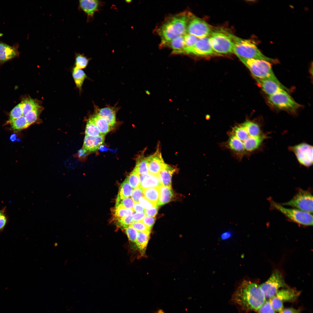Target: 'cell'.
I'll return each instance as SVG.
<instances>
[{
    "instance_id": "obj_28",
    "label": "cell",
    "mask_w": 313,
    "mask_h": 313,
    "mask_svg": "<svg viewBox=\"0 0 313 313\" xmlns=\"http://www.w3.org/2000/svg\"><path fill=\"white\" fill-rule=\"evenodd\" d=\"M143 196L146 199L157 205L159 197L158 188H152L143 189Z\"/></svg>"
},
{
    "instance_id": "obj_34",
    "label": "cell",
    "mask_w": 313,
    "mask_h": 313,
    "mask_svg": "<svg viewBox=\"0 0 313 313\" xmlns=\"http://www.w3.org/2000/svg\"><path fill=\"white\" fill-rule=\"evenodd\" d=\"M85 134L91 137H97L101 135L97 127L90 118L88 120L85 131Z\"/></svg>"
},
{
    "instance_id": "obj_42",
    "label": "cell",
    "mask_w": 313,
    "mask_h": 313,
    "mask_svg": "<svg viewBox=\"0 0 313 313\" xmlns=\"http://www.w3.org/2000/svg\"><path fill=\"white\" fill-rule=\"evenodd\" d=\"M125 229L129 240L131 242L136 243L138 231L130 226Z\"/></svg>"
},
{
    "instance_id": "obj_16",
    "label": "cell",
    "mask_w": 313,
    "mask_h": 313,
    "mask_svg": "<svg viewBox=\"0 0 313 313\" xmlns=\"http://www.w3.org/2000/svg\"><path fill=\"white\" fill-rule=\"evenodd\" d=\"M18 47L16 45L11 46L0 41V62H5L19 56Z\"/></svg>"
},
{
    "instance_id": "obj_22",
    "label": "cell",
    "mask_w": 313,
    "mask_h": 313,
    "mask_svg": "<svg viewBox=\"0 0 313 313\" xmlns=\"http://www.w3.org/2000/svg\"><path fill=\"white\" fill-rule=\"evenodd\" d=\"M300 292L294 289L288 287L279 290L275 296L282 301H292L297 299Z\"/></svg>"
},
{
    "instance_id": "obj_7",
    "label": "cell",
    "mask_w": 313,
    "mask_h": 313,
    "mask_svg": "<svg viewBox=\"0 0 313 313\" xmlns=\"http://www.w3.org/2000/svg\"><path fill=\"white\" fill-rule=\"evenodd\" d=\"M269 201L273 208L281 212L290 220L303 225H312L313 216L310 213L296 209L286 208L272 200Z\"/></svg>"
},
{
    "instance_id": "obj_32",
    "label": "cell",
    "mask_w": 313,
    "mask_h": 313,
    "mask_svg": "<svg viewBox=\"0 0 313 313\" xmlns=\"http://www.w3.org/2000/svg\"><path fill=\"white\" fill-rule=\"evenodd\" d=\"M113 211L114 216L116 220L124 216L131 215L134 212L133 209L125 208L120 204L116 206Z\"/></svg>"
},
{
    "instance_id": "obj_15",
    "label": "cell",
    "mask_w": 313,
    "mask_h": 313,
    "mask_svg": "<svg viewBox=\"0 0 313 313\" xmlns=\"http://www.w3.org/2000/svg\"><path fill=\"white\" fill-rule=\"evenodd\" d=\"M254 78L263 90L269 96L286 91L280 85L272 81Z\"/></svg>"
},
{
    "instance_id": "obj_8",
    "label": "cell",
    "mask_w": 313,
    "mask_h": 313,
    "mask_svg": "<svg viewBox=\"0 0 313 313\" xmlns=\"http://www.w3.org/2000/svg\"><path fill=\"white\" fill-rule=\"evenodd\" d=\"M268 102L271 105L280 110L295 114L301 107V105L295 101L287 91L276 94L269 96Z\"/></svg>"
},
{
    "instance_id": "obj_56",
    "label": "cell",
    "mask_w": 313,
    "mask_h": 313,
    "mask_svg": "<svg viewBox=\"0 0 313 313\" xmlns=\"http://www.w3.org/2000/svg\"><path fill=\"white\" fill-rule=\"evenodd\" d=\"M156 313H165L162 309H159L157 310Z\"/></svg>"
},
{
    "instance_id": "obj_6",
    "label": "cell",
    "mask_w": 313,
    "mask_h": 313,
    "mask_svg": "<svg viewBox=\"0 0 313 313\" xmlns=\"http://www.w3.org/2000/svg\"><path fill=\"white\" fill-rule=\"evenodd\" d=\"M209 37L213 50L219 55L234 53V43L230 33L223 30L212 31Z\"/></svg>"
},
{
    "instance_id": "obj_19",
    "label": "cell",
    "mask_w": 313,
    "mask_h": 313,
    "mask_svg": "<svg viewBox=\"0 0 313 313\" xmlns=\"http://www.w3.org/2000/svg\"><path fill=\"white\" fill-rule=\"evenodd\" d=\"M102 2L98 0H83L79 1V6L89 18H92L96 12L98 11Z\"/></svg>"
},
{
    "instance_id": "obj_12",
    "label": "cell",
    "mask_w": 313,
    "mask_h": 313,
    "mask_svg": "<svg viewBox=\"0 0 313 313\" xmlns=\"http://www.w3.org/2000/svg\"><path fill=\"white\" fill-rule=\"evenodd\" d=\"M295 155L299 163L308 167L313 164V146L306 143H301L288 148Z\"/></svg>"
},
{
    "instance_id": "obj_2",
    "label": "cell",
    "mask_w": 313,
    "mask_h": 313,
    "mask_svg": "<svg viewBox=\"0 0 313 313\" xmlns=\"http://www.w3.org/2000/svg\"><path fill=\"white\" fill-rule=\"evenodd\" d=\"M232 301L246 311H257L266 301L260 285L247 280L243 281L233 294Z\"/></svg>"
},
{
    "instance_id": "obj_50",
    "label": "cell",
    "mask_w": 313,
    "mask_h": 313,
    "mask_svg": "<svg viewBox=\"0 0 313 313\" xmlns=\"http://www.w3.org/2000/svg\"><path fill=\"white\" fill-rule=\"evenodd\" d=\"M158 207L156 205L150 209L145 210L144 212L145 215L150 216H155L157 213Z\"/></svg>"
},
{
    "instance_id": "obj_48",
    "label": "cell",
    "mask_w": 313,
    "mask_h": 313,
    "mask_svg": "<svg viewBox=\"0 0 313 313\" xmlns=\"http://www.w3.org/2000/svg\"><path fill=\"white\" fill-rule=\"evenodd\" d=\"M119 204L121 205L125 208L133 209L134 203L132 199L129 197L121 200L118 205Z\"/></svg>"
},
{
    "instance_id": "obj_10",
    "label": "cell",
    "mask_w": 313,
    "mask_h": 313,
    "mask_svg": "<svg viewBox=\"0 0 313 313\" xmlns=\"http://www.w3.org/2000/svg\"><path fill=\"white\" fill-rule=\"evenodd\" d=\"M281 205L290 206L301 211L312 213L313 196L308 191L301 189L291 200Z\"/></svg>"
},
{
    "instance_id": "obj_5",
    "label": "cell",
    "mask_w": 313,
    "mask_h": 313,
    "mask_svg": "<svg viewBox=\"0 0 313 313\" xmlns=\"http://www.w3.org/2000/svg\"><path fill=\"white\" fill-rule=\"evenodd\" d=\"M238 57L248 69L254 77L272 81L286 91L289 92V89L283 85L275 75L270 62L262 60Z\"/></svg>"
},
{
    "instance_id": "obj_11",
    "label": "cell",
    "mask_w": 313,
    "mask_h": 313,
    "mask_svg": "<svg viewBox=\"0 0 313 313\" xmlns=\"http://www.w3.org/2000/svg\"><path fill=\"white\" fill-rule=\"evenodd\" d=\"M260 286L266 299H269L276 295L280 287H288L282 274L277 270L274 271L269 279Z\"/></svg>"
},
{
    "instance_id": "obj_20",
    "label": "cell",
    "mask_w": 313,
    "mask_h": 313,
    "mask_svg": "<svg viewBox=\"0 0 313 313\" xmlns=\"http://www.w3.org/2000/svg\"><path fill=\"white\" fill-rule=\"evenodd\" d=\"M175 169L172 166L165 164L158 175L162 185L171 187L172 176L175 171Z\"/></svg>"
},
{
    "instance_id": "obj_30",
    "label": "cell",
    "mask_w": 313,
    "mask_h": 313,
    "mask_svg": "<svg viewBox=\"0 0 313 313\" xmlns=\"http://www.w3.org/2000/svg\"><path fill=\"white\" fill-rule=\"evenodd\" d=\"M150 232H138L136 244L140 250H143L146 248Z\"/></svg>"
},
{
    "instance_id": "obj_29",
    "label": "cell",
    "mask_w": 313,
    "mask_h": 313,
    "mask_svg": "<svg viewBox=\"0 0 313 313\" xmlns=\"http://www.w3.org/2000/svg\"><path fill=\"white\" fill-rule=\"evenodd\" d=\"M72 75L76 86L81 91L83 82L87 78L86 74L82 70L75 67L73 69Z\"/></svg>"
},
{
    "instance_id": "obj_40",
    "label": "cell",
    "mask_w": 313,
    "mask_h": 313,
    "mask_svg": "<svg viewBox=\"0 0 313 313\" xmlns=\"http://www.w3.org/2000/svg\"><path fill=\"white\" fill-rule=\"evenodd\" d=\"M198 38L194 35L186 33L184 35L185 48L182 54L185 50L193 46L196 43Z\"/></svg>"
},
{
    "instance_id": "obj_35",
    "label": "cell",
    "mask_w": 313,
    "mask_h": 313,
    "mask_svg": "<svg viewBox=\"0 0 313 313\" xmlns=\"http://www.w3.org/2000/svg\"><path fill=\"white\" fill-rule=\"evenodd\" d=\"M126 178L130 185L133 189L140 186V175L134 170Z\"/></svg>"
},
{
    "instance_id": "obj_54",
    "label": "cell",
    "mask_w": 313,
    "mask_h": 313,
    "mask_svg": "<svg viewBox=\"0 0 313 313\" xmlns=\"http://www.w3.org/2000/svg\"><path fill=\"white\" fill-rule=\"evenodd\" d=\"M88 152L86 150L82 148L79 150L78 154L79 157H82L85 156L87 153Z\"/></svg>"
},
{
    "instance_id": "obj_36",
    "label": "cell",
    "mask_w": 313,
    "mask_h": 313,
    "mask_svg": "<svg viewBox=\"0 0 313 313\" xmlns=\"http://www.w3.org/2000/svg\"><path fill=\"white\" fill-rule=\"evenodd\" d=\"M75 60V67L81 69L85 68L87 67L89 60L83 54H76Z\"/></svg>"
},
{
    "instance_id": "obj_44",
    "label": "cell",
    "mask_w": 313,
    "mask_h": 313,
    "mask_svg": "<svg viewBox=\"0 0 313 313\" xmlns=\"http://www.w3.org/2000/svg\"><path fill=\"white\" fill-rule=\"evenodd\" d=\"M131 196L135 203H139L140 199L143 196V189L140 186L134 189Z\"/></svg>"
},
{
    "instance_id": "obj_46",
    "label": "cell",
    "mask_w": 313,
    "mask_h": 313,
    "mask_svg": "<svg viewBox=\"0 0 313 313\" xmlns=\"http://www.w3.org/2000/svg\"><path fill=\"white\" fill-rule=\"evenodd\" d=\"M139 203L141 206L145 210L150 209L157 205L149 201L143 196L140 199Z\"/></svg>"
},
{
    "instance_id": "obj_33",
    "label": "cell",
    "mask_w": 313,
    "mask_h": 313,
    "mask_svg": "<svg viewBox=\"0 0 313 313\" xmlns=\"http://www.w3.org/2000/svg\"><path fill=\"white\" fill-rule=\"evenodd\" d=\"M21 102L22 106V115L24 116L30 111L40 107L34 100L30 98L26 99Z\"/></svg>"
},
{
    "instance_id": "obj_4",
    "label": "cell",
    "mask_w": 313,
    "mask_h": 313,
    "mask_svg": "<svg viewBox=\"0 0 313 313\" xmlns=\"http://www.w3.org/2000/svg\"><path fill=\"white\" fill-rule=\"evenodd\" d=\"M230 34L234 43L233 53L237 57L262 60L270 62H276L275 59L263 54L251 40L241 38L230 33Z\"/></svg>"
},
{
    "instance_id": "obj_52",
    "label": "cell",
    "mask_w": 313,
    "mask_h": 313,
    "mask_svg": "<svg viewBox=\"0 0 313 313\" xmlns=\"http://www.w3.org/2000/svg\"><path fill=\"white\" fill-rule=\"evenodd\" d=\"M133 210L134 211L137 213L144 212L145 210L139 204V203H135Z\"/></svg>"
},
{
    "instance_id": "obj_24",
    "label": "cell",
    "mask_w": 313,
    "mask_h": 313,
    "mask_svg": "<svg viewBox=\"0 0 313 313\" xmlns=\"http://www.w3.org/2000/svg\"><path fill=\"white\" fill-rule=\"evenodd\" d=\"M90 118L97 127L102 135L105 136L110 132L113 127L105 119L96 114Z\"/></svg>"
},
{
    "instance_id": "obj_41",
    "label": "cell",
    "mask_w": 313,
    "mask_h": 313,
    "mask_svg": "<svg viewBox=\"0 0 313 313\" xmlns=\"http://www.w3.org/2000/svg\"><path fill=\"white\" fill-rule=\"evenodd\" d=\"M117 220L118 225L124 229L130 226L134 222L132 215L124 216Z\"/></svg>"
},
{
    "instance_id": "obj_38",
    "label": "cell",
    "mask_w": 313,
    "mask_h": 313,
    "mask_svg": "<svg viewBox=\"0 0 313 313\" xmlns=\"http://www.w3.org/2000/svg\"><path fill=\"white\" fill-rule=\"evenodd\" d=\"M41 108L40 107L30 111L24 116L29 125L33 124L37 120Z\"/></svg>"
},
{
    "instance_id": "obj_9",
    "label": "cell",
    "mask_w": 313,
    "mask_h": 313,
    "mask_svg": "<svg viewBox=\"0 0 313 313\" xmlns=\"http://www.w3.org/2000/svg\"><path fill=\"white\" fill-rule=\"evenodd\" d=\"M212 31L206 21L188 12L187 33L201 38L209 37Z\"/></svg>"
},
{
    "instance_id": "obj_23",
    "label": "cell",
    "mask_w": 313,
    "mask_h": 313,
    "mask_svg": "<svg viewBox=\"0 0 313 313\" xmlns=\"http://www.w3.org/2000/svg\"><path fill=\"white\" fill-rule=\"evenodd\" d=\"M159 197L157 204L158 206L164 205L171 201L174 196L171 187L161 185L158 187Z\"/></svg>"
},
{
    "instance_id": "obj_1",
    "label": "cell",
    "mask_w": 313,
    "mask_h": 313,
    "mask_svg": "<svg viewBox=\"0 0 313 313\" xmlns=\"http://www.w3.org/2000/svg\"><path fill=\"white\" fill-rule=\"evenodd\" d=\"M267 137L260 125L247 120L232 128L226 145L235 155L242 158L257 151Z\"/></svg>"
},
{
    "instance_id": "obj_18",
    "label": "cell",
    "mask_w": 313,
    "mask_h": 313,
    "mask_svg": "<svg viewBox=\"0 0 313 313\" xmlns=\"http://www.w3.org/2000/svg\"><path fill=\"white\" fill-rule=\"evenodd\" d=\"M140 186L143 190L152 188H158L162 185L158 175L149 172L140 175Z\"/></svg>"
},
{
    "instance_id": "obj_45",
    "label": "cell",
    "mask_w": 313,
    "mask_h": 313,
    "mask_svg": "<svg viewBox=\"0 0 313 313\" xmlns=\"http://www.w3.org/2000/svg\"><path fill=\"white\" fill-rule=\"evenodd\" d=\"M130 226L138 232H150L151 230L146 226L142 221L134 222Z\"/></svg>"
},
{
    "instance_id": "obj_53",
    "label": "cell",
    "mask_w": 313,
    "mask_h": 313,
    "mask_svg": "<svg viewBox=\"0 0 313 313\" xmlns=\"http://www.w3.org/2000/svg\"><path fill=\"white\" fill-rule=\"evenodd\" d=\"M300 310L290 308L283 309L280 313H299Z\"/></svg>"
},
{
    "instance_id": "obj_14",
    "label": "cell",
    "mask_w": 313,
    "mask_h": 313,
    "mask_svg": "<svg viewBox=\"0 0 313 313\" xmlns=\"http://www.w3.org/2000/svg\"><path fill=\"white\" fill-rule=\"evenodd\" d=\"M147 157L148 172L158 175L165 164L162 158L159 146L153 154Z\"/></svg>"
},
{
    "instance_id": "obj_17",
    "label": "cell",
    "mask_w": 313,
    "mask_h": 313,
    "mask_svg": "<svg viewBox=\"0 0 313 313\" xmlns=\"http://www.w3.org/2000/svg\"><path fill=\"white\" fill-rule=\"evenodd\" d=\"M105 136L91 137L85 135L82 148L88 152L95 151L99 149L104 142Z\"/></svg>"
},
{
    "instance_id": "obj_39",
    "label": "cell",
    "mask_w": 313,
    "mask_h": 313,
    "mask_svg": "<svg viewBox=\"0 0 313 313\" xmlns=\"http://www.w3.org/2000/svg\"><path fill=\"white\" fill-rule=\"evenodd\" d=\"M270 304L275 311L280 313L283 309L282 301L275 296L269 299Z\"/></svg>"
},
{
    "instance_id": "obj_3",
    "label": "cell",
    "mask_w": 313,
    "mask_h": 313,
    "mask_svg": "<svg viewBox=\"0 0 313 313\" xmlns=\"http://www.w3.org/2000/svg\"><path fill=\"white\" fill-rule=\"evenodd\" d=\"M188 12H184L168 18L157 30L161 45L187 33Z\"/></svg>"
},
{
    "instance_id": "obj_43",
    "label": "cell",
    "mask_w": 313,
    "mask_h": 313,
    "mask_svg": "<svg viewBox=\"0 0 313 313\" xmlns=\"http://www.w3.org/2000/svg\"><path fill=\"white\" fill-rule=\"evenodd\" d=\"M257 311L258 313H275L269 300L266 301Z\"/></svg>"
},
{
    "instance_id": "obj_25",
    "label": "cell",
    "mask_w": 313,
    "mask_h": 313,
    "mask_svg": "<svg viewBox=\"0 0 313 313\" xmlns=\"http://www.w3.org/2000/svg\"><path fill=\"white\" fill-rule=\"evenodd\" d=\"M184 35L171 40L163 46L168 47L172 49L174 54H182L185 48Z\"/></svg>"
},
{
    "instance_id": "obj_51",
    "label": "cell",
    "mask_w": 313,
    "mask_h": 313,
    "mask_svg": "<svg viewBox=\"0 0 313 313\" xmlns=\"http://www.w3.org/2000/svg\"><path fill=\"white\" fill-rule=\"evenodd\" d=\"M146 216L144 212L141 213H135L132 215V217L134 222L141 221Z\"/></svg>"
},
{
    "instance_id": "obj_47",
    "label": "cell",
    "mask_w": 313,
    "mask_h": 313,
    "mask_svg": "<svg viewBox=\"0 0 313 313\" xmlns=\"http://www.w3.org/2000/svg\"><path fill=\"white\" fill-rule=\"evenodd\" d=\"M5 209V208L1 209H0V231L4 228L8 221Z\"/></svg>"
},
{
    "instance_id": "obj_55",
    "label": "cell",
    "mask_w": 313,
    "mask_h": 313,
    "mask_svg": "<svg viewBox=\"0 0 313 313\" xmlns=\"http://www.w3.org/2000/svg\"><path fill=\"white\" fill-rule=\"evenodd\" d=\"M16 137V135L15 134H12L11 135L10 137V139L12 141H14L15 138Z\"/></svg>"
},
{
    "instance_id": "obj_26",
    "label": "cell",
    "mask_w": 313,
    "mask_h": 313,
    "mask_svg": "<svg viewBox=\"0 0 313 313\" xmlns=\"http://www.w3.org/2000/svg\"><path fill=\"white\" fill-rule=\"evenodd\" d=\"M133 170L139 175L148 172L147 157L144 156L143 153L140 155L137 158Z\"/></svg>"
},
{
    "instance_id": "obj_49",
    "label": "cell",
    "mask_w": 313,
    "mask_h": 313,
    "mask_svg": "<svg viewBox=\"0 0 313 313\" xmlns=\"http://www.w3.org/2000/svg\"><path fill=\"white\" fill-rule=\"evenodd\" d=\"M155 221V216H150L146 215L141 221L146 226L151 230Z\"/></svg>"
},
{
    "instance_id": "obj_13",
    "label": "cell",
    "mask_w": 313,
    "mask_h": 313,
    "mask_svg": "<svg viewBox=\"0 0 313 313\" xmlns=\"http://www.w3.org/2000/svg\"><path fill=\"white\" fill-rule=\"evenodd\" d=\"M183 54L200 56L219 55L213 50L209 37L199 38L194 45L185 50Z\"/></svg>"
},
{
    "instance_id": "obj_37",
    "label": "cell",
    "mask_w": 313,
    "mask_h": 313,
    "mask_svg": "<svg viewBox=\"0 0 313 313\" xmlns=\"http://www.w3.org/2000/svg\"><path fill=\"white\" fill-rule=\"evenodd\" d=\"M22 115V103L21 102L14 107L10 112L8 123H9Z\"/></svg>"
},
{
    "instance_id": "obj_21",
    "label": "cell",
    "mask_w": 313,
    "mask_h": 313,
    "mask_svg": "<svg viewBox=\"0 0 313 313\" xmlns=\"http://www.w3.org/2000/svg\"><path fill=\"white\" fill-rule=\"evenodd\" d=\"M96 114L105 119L113 127L115 125L116 113L114 108L107 107L97 109Z\"/></svg>"
},
{
    "instance_id": "obj_27",
    "label": "cell",
    "mask_w": 313,
    "mask_h": 313,
    "mask_svg": "<svg viewBox=\"0 0 313 313\" xmlns=\"http://www.w3.org/2000/svg\"><path fill=\"white\" fill-rule=\"evenodd\" d=\"M133 190L126 178L121 185L116 201H119L130 197L132 195Z\"/></svg>"
},
{
    "instance_id": "obj_31",
    "label": "cell",
    "mask_w": 313,
    "mask_h": 313,
    "mask_svg": "<svg viewBox=\"0 0 313 313\" xmlns=\"http://www.w3.org/2000/svg\"><path fill=\"white\" fill-rule=\"evenodd\" d=\"M12 130L19 131L28 128L30 125L24 116H22L9 123Z\"/></svg>"
}]
</instances>
